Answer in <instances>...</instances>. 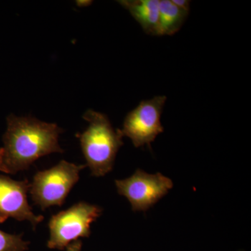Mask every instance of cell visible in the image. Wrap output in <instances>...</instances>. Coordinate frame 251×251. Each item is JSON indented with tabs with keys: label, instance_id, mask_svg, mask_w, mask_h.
Returning a JSON list of instances; mask_svg holds the SVG:
<instances>
[{
	"label": "cell",
	"instance_id": "6da1fadb",
	"mask_svg": "<svg viewBox=\"0 0 251 251\" xmlns=\"http://www.w3.org/2000/svg\"><path fill=\"white\" fill-rule=\"evenodd\" d=\"M7 129L0 148V171L16 175L27 171L41 157L63 153L59 136L63 129L56 124L46 123L31 117H7Z\"/></svg>",
	"mask_w": 251,
	"mask_h": 251
},
{
	"label": "cell",
	"instance_id": "7a4b0ae2",
	"mask_svg": "<svg viewBox=\"0 0 251 251\" xmlns=\"http://www.w3.org/2000/svg\"><path fill=\"white\" fill-rule=\"evenodd\" d=\"M84 120L89 126L76 135L80 140L82 153L90 168L92 176L100 177L112 171L117 153L124 145L121 130L114 129L105 114L88 110Z\"/></svg>",
	"mask_w": 251,
	"mask_h": 251
},
{
	"label": "cell",
	"instance_id": "3957f363",
	"mask_svg": "<svg viewBox=\"0 0 251 251\" xmlns=\"http://www.w3.org/2000/svg\"><path fill=\"white\" fill-rule=\"evenodd\" d=\"M86 167L63 160L50 169L37 172L29 188L34 204L43 211L52 206H62Z\"/></svg>",
	"mask_w": 251,
	"mask_h": 251
},
{
	"label": "cell",
	"instance_id": "277c9868",
	"mask_svg": "<svg viewBox=\"0 0 251 251\" xmlns=\"http://www.w3.org/2000/svg\"><path fill=\"white\" fill-rule=\"evenodd\" d=\"M102 211L100 206L79 202L51 216L48 247L63 250L79 238L90 237L91 224L101 215Z\"/></svg>",
	"mask_w": 251,
	"mask_h": 251
},
{
	"label": "cell",
	"instance_id": "5b68a950",
	"mask_svg": "<svg viewBox=\"0 0 251 251\" xmlns=\"http://www.w3.org/2000/svg\"><path fill=\"white\" fill-rule=\"evenodd\" d=\"M166 100V96H157L142 100L127 114L121 131L123 136L131 140L135 148L148 145L151 149V143L163 133L161 117Z\"/></svg>",
	"mask_w": 251,
	"mask_h": 251
},
{
	"label": "cell",
	"instance_id": "8992f818",
	"mask_svg": "<svg viewBox=\"0 0 251 251\" xmlns=\"http://www.w3.org/2000/svg\"><path fill=\"white\" fill-rule=\"evenodd\" d=\"M117 192L129 201L133 211H147L173 187V181L161 173L151 175L137 169L125 179L115 180Z\"/></svg>",
	"mask_w": 251,
	"mask_h": 251
},
{
	"label": "cell",
	"instance_id": "52a82bcc",
	"mask_svg": "<svg viewBox=\"0 0 251 251\" xmlns=\"http://www.w3.org/2000/svg\"><path fill=\"white\" fill-rule=\"evenodd\" d=\"M31 183L27 179L16 181L0 175V224L9 218L18 221H27L33 229L44 221L42 215H36L27 201Z\"/></svg>",
	"mask_w": 251,
	"mask_h": 251
},
{
	"label": "cell",
	"instance_id": "ba28073f",
	"mask_svg": "<svg viewBox=\"0 0 251 251\" xmlns=\"http://www.w3.org/2000/svg\"><path fill=\"white\" fill-rule=\"evenodd\" d=\"M118 3L130 13L146 34L160 36V0H121Z\"/></svg>",
	"mask_w": 251,
	"mask_h": 251
},
{
	"label": "cell",
	"instance_id": "9c48e42d",
	"mask_svg": "<svg viewBox=\"0 0 251 251\" xmlns=\"http://www.w3.org/2000/svg\"><path fill=\"white\" fill-rule=\"evenodd\" d=\"M188 13L175 6L171 0H160V36H171L182 27Z\"/></svg>",
	"mask_w": 251,
	"mask_h": 251
},
{
	"label": "cell",
	"instance_id": "30bf717a",
	"mask_svg": "<svg viewBox=\"0 0 251 251\" xmlns=\"http://www.w3.org/2000/svg\"><path fill=\"white\" fill-rule=\"evenodd\" d=\"M23 234H12L0 229V251H26L29 242L23 239Z\"/></svg>",
	"mask_w": 251,
	"mask_h": 251
},
{
	"label": "cell",
	"instance_id": "8fae6325",
	"mask_svg": "<svg viewBox=\"0 0 251 251\" xmlns=\"http://www.w3.org/2000/svg\"><path fill=\"white\" fill-rule=\"evenodd\" d=\"M171 1L175 6H177L180 9L189 12L191 1H188V0H171Z\"/></svg>",
	"mask_w": 251,
	"mask_h": 251
},
{
	"label": "cell",
	"instance_id": "7c38bea8",
	"mask_svg": "<svg viewBox=\"0 0 251 251\" xmlns=\"http://www.w3.org/2000/svg\"><path fill=\"white\" fill-rule=\"evenodd\" d=\"M82 245V241L78 239V240L71 243L67 247V251H80Z\"/></svg>",
	"mask_w": 251,
	"mask_h": 251
},
{
	"label": "cell",
	"instance_id": "4fadbf2b",
	"mask_svg": "<svg viewBox=\"0 0 251 251\" xmlns=\"http://www.w3.org/2000/svg\"><path fill=\"white\" fill-rule=\"evenodd\" d=\"M77 4L80 6H87L92 4V1H77Z\"/></svg>",
	"mask_w": 251,
	"mask_h": 251
}]
</instances>
